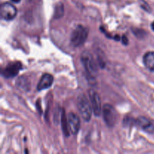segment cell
Instances as JSON below:
<instances>
[{
	"label": "cell",
	"instance_id": "cell-3",
	"mask_svg": "<svg viewBox=\"0 0 154 154\" xmlns=\"http://www.w3.org/2000/svg\"><path fill=\"white\" fill-rule=\"evenodd\" d=\"M78 108L80 111L81 117L85 121H90L92 116V106L87 99V96L81 94L78 98Z\"/></svg>",
	"mask_w": 154,
	"mask_h": 154
},
{
	"label": "cell",
	"instance_id": "cell-7",
	"mask_svg": "<svg viewBox=\"0 0 154 154\" xmlns=\"http://www.w3.org/2000/svg\"><path fill=\"white\" fill-rule=\"evenodd\" d=\"M89 96H90L93 113L96 116H100L102 113V103H101L100 96L94 90H89Z\"/></svg>",
	"mask_w": 154,
	"mask_h": 154
},
{
	"label": "cell",
	"instance_id": "cell-6",
	"mask_svg": "<svg viewBox=\"0 0 154 154\" xmlns=\"http://www.w3.org/2000/svg\"><path fill=\"white\" fill-rule=\"evenodd\" d=\"M22 69V65L20 62L12 63L8 65L2 71V75L5 78H11L17 76Z\"/></svg>",
	"mask_w": 154,
	"mask_h": 154
},
{
	"label": "cell",
	"instance_id": "cell-11",
	"mask_svg": "<svg viewBox=\"0 0 154 154\" xmlns=\"http://www.w3.org/2000/svg\"><path fill=\"white\" fill-rule=\"evenodd\" d=\"M17 87L20 90H23V91H29L31 87V84H30L29 81L26 77L21 76L17 80L16 82Z\"/></svg>",
	"mask_w": 154,
	"mask_h": 154
},
{
	"label": "cell",
	"instance_id": "cell-4",
	"mask_svg": "<svg viewBox=\"0 0 154 154\" xmlns=\"http://www.w3.org/2000/svg\"><path fill=\"white\" fill-rule=\"evenodd\" d=\"M103 118L106 124L110 127L115 126L117 122V113L116 110L111 105L105 104L102 108Z\"/></svg>",
	"mask_w": 154,
	"mask_h": 154
},
{
	"label": "cell",
	"instance_id": "cell-8",
	"mask_svg": "<svg viewBox=\"0 0 154 154\" xmlns=\"http://www.w3.org/2000/svg\"><path fill=\"white\" fill-rule=\"evenodd\" d=\"M68 123L70 133L72 135H76L79 132L80 126H81V121L80 118L75 113H69L68 116Z\"/></svg>",
	"mask_w": 154,
	"mask_h": 154
},
{
	"label": "cell",
	"instance_id": "cell-12",
	"mask_svg": "<svg viewBox=\"0 0 154 154\" xmlns=\"http://www.w3.org/2000/svg\"><path fill=\"white\" fill-rule=\"evenodd\" d=\"M144 66L154 72V52H148L144 56Z\"/></svg>",
	"mask_w": 154,
	"mask_h": 154
},
{
	"label": "cell",
	"instance_id": "cell-14",
	"mask_svg": "<svg viewBox=\"0 0 154 154\" xmlns=\"http://www.w3.org/2000/svg\"><path fill=\"white\" fill-rule=\"evenodd\" d=\"M64 14V6L63 3H58L55 6V10H54V18L59 19L62 17Z\"/></svg>",
	"mask_w": 154,
	"mask_h": 154
},
{
	"label": "cell",
	"instance_id": "cell-17",
	"mask_svg": "<svg viewBox=\"0 0 154 154\" xmlns=\"http://www.w3.org/2000/svg\"><path fill=\"white\" fill-rule=\"evenodd\" d=\"M11 1H12L13 2H14V3H19L21 0H11Z\"/></svg>",
	"mask_w": 154,
	"mask_h": 154
},
{
	"label": "cell",
	"instance_id": "cell-18",
	"mask_svg": "<svg viewBox=\"0 0 154 154\" xmlns=\"http://www.w3.org/2000/svg\"><path fill=\"white\" fill-rule=\"evenodd\" d=\"M151 28H152V29H153L154 31V21L153 23H152V24H151Z\"/></svg>",
	"mask_w": 154,
	"mask_h": 154
},
{
	"label": "cell",
	"instance_id": "cell-2",
	"mask_svg": "<svg viewBox=\"0 0 154 154\" xmlns=\"http://www.w3.org/2000/svg\"><path fill=\"white\" fill-rule=\"evenodd\" d=\"M81 59L89 76L95 78L97 75L98 69L97 65L92 54L88 51H84L81 54Z\"/></svg>",
	"mask_w": 154,
	"mask_h": 154
},
{
	"label": "cell",
	"instance_id": "cell-1",
	"mask_svg": "<svg viewBox=\"0 0 154 154\" xmlns=\"http://www.w3.org/2000/svg\"><path fill=\"white\" fill-rule=\"evenodd\" d=\"M88 33L89 30L87 27L82 25L77 26L71 35V45L75 48L82 46L88 37Z\"/></svg>",
	"mask_w": 154,
	"mask_h": 154
},
{
	"label": "cell",
	"instance_id": "cell-5",
	"mask_svg": "<svg viewBox=\"0 0 154 154\" xmlns=\"http://www.w3.org/2000/svg\"><path fill=\"white\" fill-rule=\"evenodd\" d=\"M17 11L14 5L9 2H4L0 7V15L5 20H12L16 17Z\"/></svg>",
	"mask_w": 154,
	"mask_h": 154
},
{
	"label": "cell",
	"instance_id": "cell-10",
	"mask_svg": "<svg viewBox=\"0 0 154 154\" xmlns=\"http://www.w3.org/2000/svg\"><path fill=\"white\" fill-rule=\"evenodd\" d=\"M135 124L148 133H153L154 132V125L145 117H141L135 120Z\"/></svg>",
	"mask_w": 154,
	"mask_h": 154
},
{
	"label": "cell",
	"instance_id": "cell-16",
	"mask_svg": "<svg viewBox=\"0 0 154 154\" xmlns=\"http://www.w3.org/2000/svg\"><path fill=\"white\" fill-rule=\"evenodd\" d=\"M121 42L124 45H127L129 44V40H128V38L126 35H123L121 37Z\"/></svg>",
	"mask_w": 154,
	"mask_h": 154
},
{
	"label": "cell",
	"instance_id": "cell-13",
	"mask_svg": "<svg viewBox=\"0 0 154 154\" xmlns=\"http://www.w3.org/2000/svg\"><path fill=\"white\" fill-rule=\"evenodd\" d=\"M61 124H62V129H63V133L66 136H69V133H70V131H69V123H68V119L66 118V113L65 111L63 109L61 114Z\"/></svg>",
	"mask_w": 154,
	"mask_h": 154
},
{
	"label": "cell",
	"instance_id": "cell-9",
	"mask_svg": "<svg viewBox=\"0 0 154 154\" xmlns=\"http://www.w3.org/2000/svg\"><path fill=\"white\" fill-rule=\"evenodd\" d=\"M53 82H54V77L50 74H45L42 75L39 82L38 83L37 90L38 91H42L50 88L52 86Z\"/></svg>",
	"mask_w": 154,
	"mask_h": 154
},
{
	"label": "cell",
	"instance_id": "cell-15",
	"mask_svg": "<svg viewBox=\"0 0 154 154\" xmlns=\"http://www.w3.org/2000/svg\"><path fill=\"white\" fill-rule=\"evenodd\" d=\"M141 7L142 8L144 9V10L147 11H150V6L148 5V4H147V3L146 2L143 1V0H141Z\"/></svg>",
	"mask_w": 154,
	"mask_h": 154
}]
</instances>
